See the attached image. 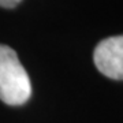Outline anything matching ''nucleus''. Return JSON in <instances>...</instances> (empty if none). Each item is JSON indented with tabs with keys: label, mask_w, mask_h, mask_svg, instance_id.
I'll return each instance as SVG.
<instances>
[{
	"label": "nucleus",
	"mask_w": 123,
	"mask_h": 123,
	"mask_svg": "<svg viewBox=\"0 0 123 123\" xmlns=\"http://www.w3.org/2000/svg\"><path fill=\"white\" fill-rule=\"evenodd\" d=\"M97 70L112 79H123V34L103 40L94 49Z\"/></svg>",
	"instance_id": "f03ea898"
},
{
	"label": "nucleus",
	"mask_w": 123,
	"mask_h": 123,
	"mask_svg": "<svg viewBox=\"0 0 123 123\" xmlns=\"http://www.w3.org/2000/svg\"><path fill=\"white\" fill-rule=\"evenodd\" d=\"M30 94V78L17 52L0 44V100L8 105H22Z\"/></svg>",
	"instance_id": "f257e3e1"
},
{
	"label": "nucleus",
	"mask_w": 123,
	"mask_h": 123,
	"mask_svg": "<svg viewBox=\"0 0 123 123\" xmlns=\"http://www.w3.org/2000/svg\"><path fill=\"white\" fill-rule=\"evenodd\" d=\"M22 0H0V7H4V8H14L17 7Z\"/></svg>",
	"instance_id": "7ed1b4c3"
}]
</instances>
